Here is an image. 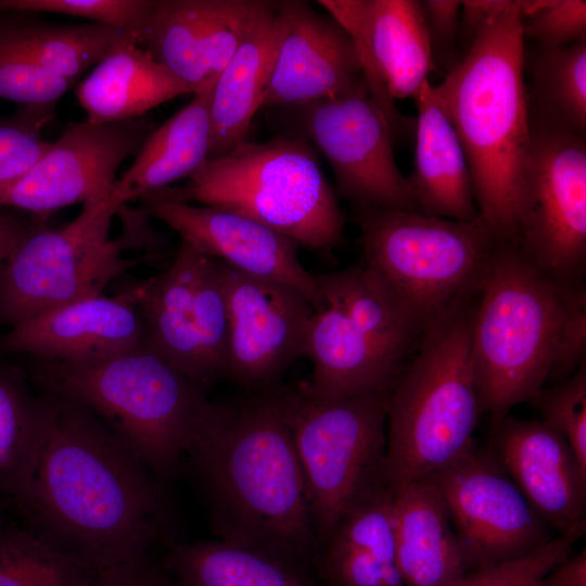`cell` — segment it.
<instances>
[{
    "instance_id": "9",
    "label": "cell",
    "mask_w": 586,
    "mask_h": 586,
    "mask_svg": "<svg viewBox=\"0 0 586 586\" xmlns=\"http://www.w3.org/2000/svg\"><path fill=\"white\" fill-rule=\"evenodd\" d=\"M273 395L303 470L318 549L346 510L385 482L388 394L330 398L302 383Z\"/></svg>"
},
{
    "instance_id": "15",
    "label": "cell",
    "mask_w": 586,
    "mask_h": 586,
    "mask_svg": "<svg viewBox=\"0 0 586 586\" xmlns=\"http://www.w3.org/2000/svg\"><path fill=\"white\" fill-rule=\"evenodd\" d=\"M228 311L226 372L256 393L272 390L298 357L315 308L298 290L215 259Z\"/></svg>"
},
{
    "instance_id": "25",
    "label": "cell",
    "mask_w": 586,
    "mask_h": 586,
    "mask_svg": "<svg viewBox=\"0 0 586 586\" xmlns=\"http://www.w3.org/2000/svg\"><path fill=\"white\" fill-rule=\"evenodd\" d=\"M413 100L418 115L413 170L408 180L418 212L458 221L477 219L480 213L463 148L430 80Z\"/></svg>"
},
{
    "instance_id": "26",
    "label": "cell",
    "mask_w": 586,
    "mask_h": 586,
    "mask_svg": "<svg viewBox=\"0 0 586 586\" xmlns=\"http://www.w3.org/2000/svg\"><path fill=\"white\" fill-rule=\"evenodd\" d=\"M188 93L189 87L135 37L118 43L76 88L86 119L94 124L139 118Z\"/></svg>"
},
{
    "instance_id": "35",
    "label": "cell",
    "mask_w": 586,
    "mask_h": 586,
    "mask_svg": "<svg viewBox=\"0 0 586 586\" xmlns=\"http://www.w3.org/2000/svg\"><path fill=\"white\" fill-rule=\"evenodd\" d=\"M329 538L369 552L392 576L400 578L396 566L393 492L385 482L361 495L346 510Z\"/></svg>"
},
{
    "instance_id": "10",
    "label": "cell",
    "mask_w": 586,
    "mask_h": 586,
    "mask_svg": "<svg viewBox=\"0 0 586 586\" xmlns=\"http://www.w3.org/2000/svg\"><path fill=\"white\" fill-rule=\"evenodd\" d=\"M117 212L106 202L82 206L60 229L38 228L0 267V320L12 327L76 301L100 295L141 259H126L123 238L110 240Z\"/></svg>"
},
{
    "instance_id": "3",
    "label": "cell",
    "mask_w": 586,
    "mask_h": 586,
    "mask_svg": "<svg viewBox=\"0 0 586 586\" xmlns=\"http://www.w3.org/2000/svg\"><path fill=\"white\" fill-rule=\"evenodd\" d=\"M476 296L472 368L482 413L495 423L585 361L586 292L581 281L548 275L515 242L498 239Z\"/></svg>"
},
{
    "instance_id": "12",
    "label": "cell",
    "mask_w": 586,
    "mask_h": 586,
    "mask_svg": "<svg viewBox=\"0 0 586 586\" xmlns=\"http://www.w3.org/2000/svg\"><path fill=\"white\" fill-rule=\"evenodd\" d=\"M269 111L285 133L303 137L328 160L337 194L353 206L418 212L394 158L391 129L364 77L336 95Z\"/></svg>"
},
{
    "instance_id": "2",
    "label": "cell",
    "mask_w": 586,
    "mask_h": 586,
    "mask_svg": "<svg viewBox=\"0 0 586 586\" xmlns=\"http://www.w3.org/2000/svg\"><path fill=\"white\" fill-rule=\"evenodd\" d=\"M212 532L308 572L317 551L303 470L273 388L208 400L186 455Z\"/></svg>"
},
{
    "instance_id": "33",
    "label": "cell",
    "mask_w": 586,
    "mask_h": 586,
    "mask_svg": "<svg viewBox=\"0 0 586 586\" xmlns=\"http://www.w3.org/2000/svg\"><path fill=\"white\" fill-rule=\"evenodd\" d=\"M530 74L528 105L546 117L586 133V40L565 47L524 48Z\"/></svg>"
},
{
    "instance_id": "5",
    "label": "cell",
    "mask_w": 586,
    "mask_h": 586,
    "mask_svg": "<svg viewBox=\"0 0 586 586\" xmlns=\"http://www.w3.org/2000/svg\"><path fill=\"white\" fill-rule=\"evenodd\" d=\"M474 297L430 327L387 395L391 491L436 474L475 447L482 410L471 360Z\"/></svg>"
},
{
    "instance_id": "47",
    "label": "cell",
    "mask_w": 586,
    "mask_h": 586,
    "mask_svg": "<svg viewBox=\"0 0 586 586\" xmlns=\"http://www.w3.org/2000/svg\"><path fill=\"white\" fill-rule=\"evenodd\" d=\"M39 225H30L21 218L0 213V263Z\"/></svg>"
},
{
    "instance_id": "7",
    "label": "cell",
    "mask_w": 586,
    "mask_h": 586,
    "mask_svg": "<svg viewBox=\"0 0 586 586\" xmlns=\"http://www.w3.org/2000/svg\"><path fill=\"white\" fill-rule=\"evenodd\" d=\"M151 194L243 215L311 250L344 241V217L316 150L295 135L245 140L207 160L184 184Z\"/></svg>"
},
{
    "instance_id": "32",
    "label": "cell",
    "mask_w": 586,
    "mask_h": 586,
    "mask_svg": "<svg viewBox=\"0 0 586 586\" xmlns=\"http://www.w3.org/2000/svg\"><path fill=\"white\" fill-rule=\"evenodd\" d=\"M130 37L137 39L130 33L95 22L85 25L0 22V44L74 81Z\"/></svg>"
},
{
    "instance_id": "29",
    "label": "cell",
    "mask_w": 586,
    "mask_h": 586,
    "mask_svg": "<svg viewBox=\"0 0 586 586\" xmlns=\"http://www.w3.org/2000/svg\"><path fill=\"white\" fill-rule=\"evenodd\" d=\"M314 276L320 292L334 296L372 346L403 370L430 328L364 262Z\"/></svg>"
},
{
    "instance_id": "28",
    "label": "cell",
    "mask_w": 586,
    "mask_h": 586,
    "mask_svg": "<svg viewBox=\"0 0 586 586\" xmlns=\"http://www.w3.org/2000/svg\"><path fill=\"white\" fill-rule=\"evenodd\" d=\"M200 252L181 240L168 269L140 285L138 306L145 343L191 380L204 385L208 377L196 330L193 286Z\"/></svg>"
},
{
    "instance_id": "20",
    "label": "cell",
    "mask_w": 586,
    "mask_h": 586,
    "mask_svg": "<svg viewBox=\"0 0 586 586\" xmlns=\"http://www.w3.org/2000/svg\"><path fill=\"white\" fill-rule=\"evenodd\" d=\"M492 424L489 448L537 515L560 534L585 523L586 469L568 441L542 420Z\"/></svg>"
},
{
    "instance_id": "13",
    "label": "cell",
    "mask_w": 586,
    "mask_h": 586,
    "mask_svg": "<svg viewBox=\"0 0 586 586\" xmlns=\"http://www.w3.org/2000/svg\"><path fill=\"white\" fill-rule=\"evenodd\" d=\"M432 476L469 572L524 558L553 538L491 448L475 446Z\"/></svg>"
},
{
    "instance_id": "1",
    "label": "cell",
    "mask_w": 586,
    "mask_h": 586,
    "mask_svg": "<svg viewBox=\"0 0 586 586\" xmlns=\"http://www.w3.org/2000/svg\"><path fill=\"white\" fill-rule=\"evenodd\" d=\"M12 502L24 524L98 571L149 555L165 537L161 485L145 463L91 411L58 396L34 472Z\"/></svg>"
},
{
    "instance_id": "4",
    "label": "cell",
    "mask_w": 586,
    "mask_h": 586,
    "mask_svg": "<svg viewBox=\"0 0 586 586\" xmlns=\"http://www.w3.org/2000/svg\"><path fill=\"white\" fill-rule=\"evenodd\" d=\"M526 1H488L489 12L459 62L434 86L470 169L480 216L514 241L531 151L522 17Z\"/></svg>"
},
{
    "instance_id": "46",
    "label": "cell",
    "mask_w": 586,
    "mask_h": 586,
    "mask_svg": "<svg viewBox=\"0 0 586 586\" xmlns=\"http://www.w3.org/2000/svg\"><path fill=\"white\" fill-rule=\"evenodd\" d=\"M540 586H586V551L569 555L542 579Z\"/></svg>"
},
{
    "instance_id": "38",
    "label": "cell",
    "mask_w": 586,
    "mask_h": 586,
    "mask_svg": "<svg viewBox=\"0 0 586 586\" xmlns=\"http://www.w3.org/2000/svg\"><path fill=\"white\" fill-rule=\"evenodd\" d=\"M585 528L586 522L559 534L524 558L469 572L450 586H540L543 577L571 553Z\"/></svg>"
},
{
    "instance_id": "18",
    "label": "cell",
    "mask_w": 586,
    "mask_h": 586,
    "mask_svg": "<svg viewBox=\"0 0 586 586\" xmlns=\"http://www.w3.org/2000/svg\"><path fill=\"white\" fill-rule=\"evenodd\" d=\"M264 0H154L139 44L191 93L212 90Z\"/></svg>"
},
{
    "instance_id": "41",
    "label": "cell",
    "mask_w": 586,
    "mask_h": 586,
    "mask_svg": "<svg viewBox=\"0 0 586 586\" xmlns=\"http://www.w3.org/2000/svg\"><path fill=\"white\" fill-rule=\"evenodd\" d=\"M74 80L54 75L30 58L0 44V100L26 105L56 103Z\"/></svg>"
},
{
    "instance_id": "30",
    "label": "cell",
    "mask_w": 586,
    "mask_h": 586,
    "mask_svg": "<svg viewBox=\"0 0 586 586\" xmlns=\"http://www.w3.org/2000/svg\"><path fill=\"white\" fill-rule=\"evenodd\" d=\"M164 566L176 586H321L293 563L218 538L171 544Z\"/></svg>"
},
{
    "instance_id": "11",
    "label": "cell",
    "mask_w": 586,
    "mask_h": 586,
    "mask_svg": "<svg viewBox=\"0 0 586 586\" xmlns=\"http://www.w3.org/2000/svg\"><path fill=\"white\" fill-rule=\"evenodd\" d=\"M531 151L515 242L542 270L581 281L586 264V140L528 105Z\"/></svg>"
},
{
    "instance_id": "22",
    "label": "cell",
    "mask_w": 586,
    "mask_h": 586,
    "mask_svg": "<svg viewBox=\"0 0 586 586\" xmlns=\"http://www.w3.org/2000/svg\"><path fill=\"white\" fill-rule=\"evenodd\" d=\"M392 492L396 566L404 586H450L468 574L434 477L415 480Z\"/></svg>"
},
{
    "instance_id": "43",
    "label": "cell",
    "mask_w": 586,
    "mask_h": 586,
    "mask_svg": "<svg viewBox=\"0 0 586 586\" xmlns=\"http://www.w3.org/2000/svg\"><path fill=\"white\" fill-rule=\"evenodd\" d=\"M522 35L542 47H565L586 40V1L547 0L542 9L522 20Z\"/></svg>"
},
{
    "instance_id": "31",
    "label": "cell",
    "mask_w": 586,
    "mask_h": 586,
    "mask_svg": "<svg viewBox=\"0 0 586 586\" xmlns=\"http://www.w3.org/2000/svg\"><path fill=\"white\" fill-rule=\"evenodd\" d=\"M55 396L37 397L15 369L0 367V500L28 483L46 441Z\"/></svg>"
},
{
    "instance_id": "42",
    "label": "cell",
    "mask_w": 586,
    "mask_h": 586,
    "mask_svg": "<svg viewBox=\"0 0 586 586\" xmlns=\"http://www.w3.org/2000/svg\"><path fill=\"white\" fill-rule=\"evenodd\" d=\"M313 563L328 586H404L369 552L336 538L317 549Z\"/></svg>"
},
{
    "instance_id": "6",
    "label": "cell",
    "mask_w": 586,
    "mask_h": 586,
    "mask_svg": "<svg viewBox=\"0 0 586 586\" xmlns=\"http://www.w3.org/2000/svg\"><path fill=\"white\" fill-rule=\"evenodd\" d=\"M36 378L51 395L91 411L141 458L160 485L177 471L208 402L203 385L146 343L94 364L42 360Z\"/></svg>"
},
{
    "instance_id": "40",
    "label": "cell",
    "mask_w": 586,
    "mask_h": 586,
    "mask_svg": "<svg viewBox=\"0 0 586 586\" xmlns=\"http://www.w3.org/2000/svg\"><path fill=\"white\" fill-rule=\"evenodd\" d=\"M533 404L542 421L562 435L586 469V364L557 385L544 387Z\"/></svg>"
},
{
    "instance_id": "19",
    "label": "cell",
    "mask_w": 586,
    "mask_h": 586,
    "mask_svg": "<svg viewBox=\"0 0 586 586\" xmlns=\"http://www.w3.org/2000/svg\"><path fill=\"white\" fill-rule=\"evenodd\" d=\"M273 3L281 34L262 109L330 98L362 77L351 37L331 15L319 13L306 1Z\"/></svg>"
},
{
    "instance_id": "14",
    "label": "cell",
    "mask_w": 586,
    "mask_h": 586,
    "mask_svg": "<svg viewBox=\"0 0 586 586\" xmlns=\"http://www.w3.org/2000/svg\"><path fill=\"white\" fill-rule=\"evenodd\" d=\"M348 34L369 94L393 139L410 124L395 100L413 99L435 71L421 1L319 0Z\"/></svg>"
},
{
    "instance_id": "17",
    "label": "cell",
    "mask_w": 586,
    "mask_h": 586,
    "mask_svg": "<svg viewBox=\"0 0 586 586\" xmlns=\"http://www.w3.org/2000/svg\"><path fill=\"white\" fill-rule=\"evenodd\" d=\"M141 209L177 231L200 253L247 276L283 283L298 290L315 310L326 301L315 276L297 257L291 238L243 215L149 194Z\"/></svg>"
},
{
    "instance_id": "8",
    "label": "cell",
    "mask_w": 586,
    "mask_h": 586,
    "mask_svg": "<svg viewBox=\"0 0 586 586\" xmlns=\"http://www.w3.org/2000/svg\"><path fill=\"white\" fill-rule=\"evenodd\" d=\"M364 263L429 329L474 297L498 240L480 216L355 207Z\"/></svg>"
},
{
    "instance_id": "39",
    "label": "cell",
    "mask_w": 586,
    "mask_h": 586,
    "mask_svg": "<svg viewBox=\"0 0 586 586\" xmlns=\"http://www.w3.org/2000/svg\"><path fill=\"white\" fill-rule=\"evenodd\" d=\"M153 5L154 0H0V10L85 17L130 33L138 43Z\"/></svg>"
},
{
    "instance_id": "24",
    "label": "cell",
    "mask_w": 586,
    "mask_h": 586,
    "mask_svg": "<svg viewBox=\"0 0 586 586\" xmlns=\"http://www.w3.org/2000/svg\"><path fill=\"white\" fill-rule=\"evenodd\" d=\"M281 34L273 1H265L245 38L217 78L211 93L207 160L230 153L246 140L270 82Z\"/></svg>"
},
{
    "instance_id": "37",
    "label": "cell",
    "mask_w": 586,
    "mask_h": 586,
    "mask_svg": "<svg viewBox=\"0 0 586 586\" xmlns=\"http://www.w3.org/2000/svg\"><path fill=\"white\" fill-rule=\"evenodd\" d=\"M56 103L26 105L0 122V195L26 176L50 150L41 137Z\"/></svg>"
},
{
    "instance_id": "21",
    "label": "cell",
    "mask_w": 586,
    "mask_h": 586,
    "mask_svg": "<svg viewBox=\"0 0 586 586\" xmlns=\"http://www.w3.org/2000/svg\"><path fill=\"white\" fill-rule=\"evenodd\" d=\"M139 294L140 285L117 296L100 294L43 313L12 327L2 347L71 365L122 355L145 343Z\"/></svg>"
},
{
    "instance_id": "27",
    "label": "cell",
    "mask_w": 586,
    "mask_h": 586,
    "mask_svg": "<svg viewBox=\"0 0 586 586\" xmlns=\"http://www.w3.org/2000/svg\"><path fill=\"white\" fill-rule=\"evenodd\" d=\"M211 93L193 94L186 106L149 135L131 166L116 179L106 200L109 207L118 214L128 202L190 178L207 161Z\"/></svg>"
},
{
    "instance_id": "45",
    "label": "cell",
    "mask_w": 586,
    "mask_h": 586,
    "mask_svg": "<svg viewBox=\"0 0 586 586\" xmlns=\"http://www.w3.org/2000/svg\"><path fill=\"white\" fill-rule=\"evenodd\" d=\"M93 586H176L166 568L151 553L99 572Z\"/></svg>"
},
{
    "instance_id": "23",
    "label": "cell",
    "mask_w": 586,
    "mask_h": 586,
    "mask_svg": "<svg viewBox=\"0 0 586 586\" xmlns=\"http://www.w3.org/2000/svg\"><path fill=\"white\" fill-rule=\"evenodd\" d=\"M321 294L326 304L315 311L305 341L304 356L314 367L306 387L330 398L388 394L403 370L372 346L334 296Z\"/></svg>"
},
{
    "instance_id": "48",
    "label": "cell",
    "mask_w": 586,
    "mask_h": 586,
    "mask_svg": "<svg viewBox=\"0 0 586 586\" xmlns=\"http://www.w3.org/2000/svg\"><path fill=\"white\" fill-rule=\"evenodd\" d=\"M7 521L3 507L0 505V526Z\"/></svg>"
},
{
    "instance_id": "34",
    "label": "cell",
    "mask_w": 586,
    "mask_h": 586,
    "mask_svg": "<svg viewBox=\"0 0 586 586\" xmlns=\"http://www.w3.org/2000/svg\"><path fill=\"white\" fill-rule=\"evenodd\" d=\"M99 572L23 522L0 526V586H93Z\"/></svg>"
},
{
    "instance_id": "44",
    "label": "cell",
    "mask_w": 586,
    "mask_h": 586,
    "mask_svg": "<svg viewBox=\"0 0 586 586\" xmlns=\"http://www.w3.org/2000/svg\"><path fill=\"white\" fill-rule=\"evenodd\" d=\"M435 68L443 67L447 74L460 59L456 56L455 42L460 30L461 1H421Z\"/></svg>"
},
{
    "instance_id": "16",
    "label": "cell",
    "mask_w": 586,
    "mask_h": 586,
    "mask_svg": "<svg viewBox=\"0 0 586 586\" xmlns=\"http://www.w3.org/2000/svg\"><path fill=\"white\" fill-rule=\"evenodd\" d=\"M154 129L145 116L104 124L71 123L33 169L0 195V207L47 218L72 204L106 202L118 166L138 154Z\"/></svg>"
},
{
    "instance_id": "36",
    "label": "cell",
    "mask_w": 586,
    "mask_h": 586,
    "mask_svg": "<svg viewBox=\"0 0 586 586\" xmlns=\"http://www.w3.org/2000/svg\"><path fill=\"white\" fill-rule=\"evenodd\" d=\"M196 336L208 381L225 374L228 311L215 260L200 253L193 286Z\"/></svg>"
}]
</instances>
